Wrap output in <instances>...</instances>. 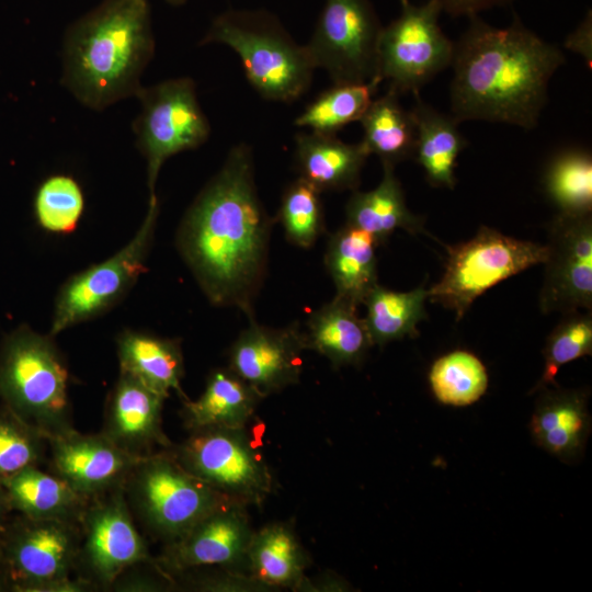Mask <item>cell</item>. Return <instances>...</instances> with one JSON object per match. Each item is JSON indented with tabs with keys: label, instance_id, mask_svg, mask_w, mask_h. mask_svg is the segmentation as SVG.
<instances>
[{
	"label": "cell",
	"instance_id": "24",
	"mask_svg": "<svg viewBox=\"0 0 592 592\" xmlns=\"http://www.w3.org/2000/svg\"><path fill=\"white\" fill-rule=\"evenodd\" d=\"M263 398L229 367L216 368L196 400L182 401L181 417L189 431L208 426L246 428Z\"/></svg>",
	"mask_w": 592,
	"mask_h": 592
},
{
	"label": "cell",
	"instance_id": "44",
	"mask_svg": "<svg viewBox=\"0 0 592 592\" xmlns=\"http://www.w3.org/2000/svg\"><path fill=\"white\" fill-rule=\"evenodd\" d=\"M0 592H12L9 572L0 553Z\"/></svg>",
	"mask_w": 592,
	"mask_h": 592
},
{
	"label": "cell",
	"instance_id": "27",
	"mask_svg": "<svg viewBox=\"0 0 592 592\" xmlns=\"http://www.w3.org/2000/svg\"><path fill=\"white\" fill-rule=\"evenodd\" d=\"M0 483L12 512L31 519L79 523L90 501L41 467H29Z\"/></svg>",
	"mask_w": 592,
	"mask_h": 592
},
{
	"label": "cell",
	"instance_id": "28",
	"mask_svg": "<svg viewBox=\"0 0 592 592\" xmlns=\"http://www.w3.org/2000/svg\"><path fill=\"white\" fill-rule=\"evenodd\" d=\"M411 109L417 139L413 158L421 166L429 184L453 190L456 185L455 169L466 139L453 116H447L424 102L419 93Z\"/></svg>",
	"mask_w": 592,
	"mask_h": 592
},
{
	"label": "cell",
	"instance_id": "38",
	"mask_svg": "<svg viewBox=\"0 0 592 592\" xmlns=\"http://www.w3.org/2000/svg\"><path fill=\"white\" fill-rule=\"evenodd\" d=\"M545 365L543 375L534 390L549 385L556 386L555 377L559 368L577 358L592 354L591 311H573L550 332L543 350Z\"/></svg>",
	"mask_w": 592,
	"mask_h": 592
},
{
	"label": "cell",
	"instance_id": "46",
	"mask_svg": "<svg viewBox=\"0 0 592 592\" xmlns=\"http://www.w3.org/2000/svg\"><path fill=\"white\" fill-rule=\"evenodd\" d=\"M168 3L172 4V5H179V4H183L184 2H186L187 0H166Z\"/></svg>",
	"mask_w": 592,
	"mask_h": 592
},
{
	"label": "cell",
	"instance_id": "36",
	"mask_svg": "<svg viewBox=\"0 0 592 592\" xmlns=\"http://www.w3.org/2000/svg\"><path fill=\"white\" fill-rule=\"evenodd\" d=\"M84 210V195L79 183L66 174L44 180L34 198L38 225L53 234L72 232Z\"/></svg>",
	"mask_w": 592,
	"mask_h": 592
},
{
	"label": "cell",
	"instance_id": "42",
	"mask_svg": "<svg viewBox=\"0 0 592 592\" xmlns=\"http://www.w3.org/2000/svg\"><path fill=\"white\" fill-rule=\"evenodd\" d=\"M443 12L452 16H477L480 12L510 0H436Z\"/></svg>",
	"mask_w": 592,
	"mask_h": 592
},
{
	"label": "cell",
	"instance_id": "23",
	"mask_svg": "<svg viewBox=\"0 0 592 592\" xmlns=\"http://www.w3.org/2000/svg\"><path fill=\"white\" fill-rule=\"evenodd\" d=\"M116 343L119 372L164 398L175 391L182 401L189 399L181 387L184 360L179 340L127 330Z\"/></svg>",
	"mask_w": 592,
	"mask_h": 592
},
{
	"label": "cell",
	"instance_id": "2",
	"mask_svg": "<svg viewBox=\"0 0 592 592\" xmlns=\"http://www.w3.org/2000/svg\"><path fill=\"white\" fill-rule=\"evenodd\" d=\"M563 62L557 46L517 18L497 27L473 16L451 65L453 117L532 129L547 102L549 81Z\"/></svg>",
	"mask_w": 592,
	"mask_h": 592
},
{
	"label": "cell",
	"instance_id": "45",
	"mask_svg": "<svg viewBox=\"0 0 592 592\" xmlns=\"http://www.w3.org/2000/svg\"><path fill=\"white\" fill-rule=\"evenodd\" d=\"M11 513L13 512L9 504L7 492L0 483V525Z\"/></svg>",
	"mask_w": 592,
	"mask_h": 592
},
{
	"label": "cell",
	"instance_id": "22",
	"mask_svg": "<svg viewBox=\"0 0 592 592\" xmlns=\"http://www.w3.org/2000/svg\"><path fill=\"white\" fill-rule=\"evenodd\" d=\"M309 565V556L293 526L275 522L254 531L243 571L271 591L280 588L301 591Z\"/></svg>",
	"mask_w": 592,
	"mask_h": 592
},
{
	"label": "cell",
	"instance_id": "15",
	"mask_svg": "<svg viewBox=\"0 0 592 592\" xmlns=\"http://www.w3.org/2000/svg\"><path fill=\"white\" fill-rule=\"evenodd\" d=\"M543 314L592 308V215L559 213L548 225Z\"/></svg>",
	"mask_w": 592,
	"mask_h": 592
},
{
	"label": "cell",
	"instance_id": "31",
	"mask_svg": "<svg viewBox=\"0 0 592 592\" xmlns=\"http://www.w3.org/2000/svg\"><path fill=\"white\" fill-rule=\"evenodd\" d=\"M426 298L424 285L410 292H394L377 284L363 301L367 309L363 319L373 345L417 337V325L426 318Z\"/></svg>",
	"mask_w": 592,
	"mask_h": 592
},
{
	"label": "cell",
	"instance_id": "11",
	"mask_svg": "<svg viewBox=\"0 0 592 592\" xmlns=\"http://www.w3.org/2000/svg\"><path fill=\"white\" fill-rule=\"evenodd\" d=\"M136 98L141 109L133 129L137 147L147 162L150 196L156 194L158 174L166 160L203 145L210 127L190 78L169 79L143 87Z\"/></svg>",
	"mask_w": 592,
	"mask_h": 592
},
{
	"label": "cell",
	"instance_id": "1",
	"mask_svg": "<svg viewBox=\"0 0 592 592\" xmlns=\"http://www.w3.org/2000/svg\"><path fill=\"white\" fill-rule=\"evenodd\" d=\"M271 227L255 186L251 147L238 144L196 196L178 234L180 252L213 305L237 307L253 318Z\"/></svg>",
	"mask_w": 592,
	"mask_h": 592
},
{
	"label": "cell",
	"instance_id": "16",
	"mask_svg": "<svg viewBox=\"0 0 592 592\" xmlns=\"http://www.w3.org/2000/svg\"><path fill=\"white\" fill-rule=\"evenodd\" d=\"M246 508L235 500L218 505L180 539L164 545L155 557L156 563L172 579L200 568L244 573L246 554L254 533Z\"/></svg>",
	"mask_w": 592,
	"mask_h": 592
},
{
	"label": "cell",
	"instance_id": "29",
	"mask_svg": "<svg viewBox=\"0 0 592 592\" xmlns=\"http://www.w3.org/2000/svg\"><path fill=\"white\" fill-rule=\"evenodd\" d=\"M377 246L369 234L348 224L330 237L325 263L335 285L337 297L356 307L363 304L378 284Z\"/></svg>",
	"mask_w": 592,
	"mask_h": 592
},
{
	"label": "cell",
	"instance_id": "7",
	"mask_svg": "<svg viewBox=\"0 0 592 592\" xmlns=\"http://www.w3.org/2000/svg\"><path fill=\"white\" fill-rule=\"evenodd\" d=\"M80 524L11 513L0 525V553L12 592H91L76 576Z\"/></svg>",
	"mask_w": 592,
	"mask_h": 592
},
{
	"label": "cell",
	"instance_id": "43",
	"mask_svg": "<svg viewBox=\"0 0 592 592\" xmlns=\"http://www.w3.org/2000/svg\"><path fill=\"white\" fill-rule=\"evenodd\" d=\"M346 585L333 573L321 574L316 580L308 579L301 591H343Z\"/></svg>",
	"mask_w": 592,
	"mask_h": 592
},
{
	"label": "cell",
	"instance_id": "17",
	"mask_svg": "<svg viewBox=\"0 0 592 592\" xmlns=\"http://www.w3.org/2000/svg\"><path fill=\"white\" fill-rule=\"evenodd\" d=\"M305 350L297 322L275 329L252 318L229 349L228 367L266 397L299 383Z\"/></svg>",
	"mask_w": 592,
	"mask_h": 592
},
{
	"label": "cell",
	"instance_id": "19",
	"mask_svg": "<svg viewBox=\"0 0 592 592\" xmlns=\"http://www.w3.org/2000/svg\"><path fill=\"white\" fill-rule=\"evenodd\" d=\"M166 398L136 378L119 372L110 390L103 414L101 433L133 457L156 453L157 446H172L162 426Z\"/></svg>",
	"mask_w": 592,
	"mask_h": 592
},
{
	"label": "cell",
	"instance_id": "10",
	"mask_svg": "<svg viewBox=\"0 0 592 592\" xmlns=\"http://www.w3.org/2000/svg\"><path fill=\"white\" fill-rule=\"evenodd\" d=\"M441 12L436 0H400V13L383 27L378 44V77L388 90L417 94L452 65L455 44L439 24Z\"/></svg>",
	"mask_w": 592,
	"mask_h": 592
},
{
	"label": "cell",
	"instance_id": "9",
	"mask_svg": "<svg viewBox=\"0 0 592 592\" xmlns=\"http://www.w3.org/2000/svg\"><path fill=\"white\" fill-rule=\"evenodd\" d=\"M168 449L190 474L244 505L261 506L274 490L271 469L246 428L196 429Z\"/></svg>",
	"mask_w": 592,
	"mask_h": 592
},
{
	"label": "cell",
	"instance_id": "21",
	"mask_svg": "<svg viewBox=\"0 0 592 592\" xmlns=\"http://www.w3.org/2000/svg\"><path fill=\"white\" fill-rule=\"evenodd\" d=\"M369 156L361 143L349 144L315 132L300 133L295 138V163L299 178L325 191H355L361 172Z\"/></svg>",
	"mask_w": 592,
	"mask_h": 592
},
{
	"label": "cell",
	"instance_id": "8",
	"mask_svg": "<svg viewBox=\"0 0 592 592\" xmlns=\"http://www.w3.org/2000/svg\"><path fill=\"white\" fill-rule=\"evenodd\" d=\"M447 250L444 274L428 289V298L453 310L457 321L487 289L547 258L546 244L519 240L486 226Z\"/></svg>",
	"mask_w": 592,
	"mask_h": 592
},
{
	"label": "cell",
	"instance_id": "33",
	"mask_svg": "<svg viewBox=\"0 0 592 592\" xmlns=\"http://www.w3.org/2000/svg\"><path fill=\"white\" fill-rule=\"evenodd\" d=\"M379 81L339 83L322 91L295 119L311 132L335 135L345 125L360 121L377 91Z\"/></svg>",
	"mask_w": 592,
	"mask_h": 592
},
{
	"label": "cell",
	"instance_id": "4",
	"mask_svg": "<svg viewBox=\"0 0 592 592\" xmlns=\"http://www.w3.org/2000/svg\"><path fill=\"white\" fill-rule=\"evenodd\" d=\"M68 386V367L54 337L21 326L3 339L2 405L47 440L76 430Z\"/></svg>",
	"mask_w": 592,
	"mask_h": 592
},
{
	"label": "cell",
	"instance_id": "5",
	"mask_svg": "<svg viewBox=\"0 0 592 592\" xmlns=\"http://www.w3.org/2000/svg\"><path fill=\"white\" fill-rule=\"evenodd\" d=\"M224 44L241 59L250 84L264 99L293 102L309 89L315 71L309 53L271 13L229 10L210 24L201 44Z\"/></svg>",
	"mask_w": 592,
	"mask_h": 592
},
{
	"label": "cell",
	"instance_id": "26",
	"mask_svg": "<svg viewBox=\"0 0 592 592\" xmlns=\"http://www.w3.org/2000/svg\"><path fill=\"white\" fill-rule=\"evenodd\" d=\"M346 223L369 234L377 244L396 229L411 235L424 231V219L408 208L395 167L383 164L380 183L368 192L353 191L345 206Z\"/></svg>",
	"mask_w": 592,
	"mask_h": 592
},
{
	"label": "cell",
	"instance_id": "12",
	"mask_svg": "<svg viewBox=\"0 0 592 592\" xmlns=\"http://www.w3.org/2000/svg\"><path fill=\"white\" fill-rule=\"evenodd\" d=\"M159 215L157 195L149 196L146 216L134 237L109 259L68 278L59 289L49 333L90 320L115 305L147 270L146 260Z\"/></svg>",
	"mask_w": 592,
	"mask_h": 592
},
{
	"label": "cell",
	"instance_id": "40",
	"mask_svg": "<svg viewBox=\"0 0 592 592\" xmlns=\"http://www.w3.org/2000/svg\"><path fill=\"white\" fill-rule=\"evenodd\" d=\"M172 588H177L174 580L164 573L153 559L127 568L114 580L109 591L152 592Z\"/></svg>",
	"mask_w": 592,
	"mask_h": 592
},
{
	"label": "cell",
	"instance_id": "6",
	"mask_svg": "<svg viewBox=\"0 0 592 592\" xmlns=\"http://www.w3.org/2000/svg\"><path fill=\"white\" fill-rule=\"evenodd\" d=\"M123 490L136 523L163 546L231 500L185 470L169 449L138 458Z\"/></svg>",
	"mask_w": 592,
	"mask_h": 592
},
{
	"label": "cell",
	"instance_id": "3",
	"mask_svg": "<svg viewBox=\"0 0 592 592\" xmlns=\"http://www.w3.org/2000/svg\"><path fill=\"white\" fill-rule=\"evenodd\" d=\"M148 0H103L66 31L62 84L84 106L102 111L143 88L153 56Z\"/></svg>",
	"mask_w": 592,
	"mask_h": 592
},
{
	"label": "cell",
	"instance_id": "30",
	"mask_svg": "<svg viewBox=\"0 0 592 592\" xmlns=\"http://www.w3.org/2000/svg\"><path fill=\"white\" fill-rule=\"evenodd\" d=\"M363 127L362 144L369 155H376L382 164L396 166L413 158L417 127L413 115L402 107L399 95L388 90L373 99L360 119Z\"/></svg>",
	"mask_w": 592,
	"mask_h": 592
},
{
	"label": "cell",
	"instance_id": "18",
	"mask_svg": "<svg viewBox=\"0 0 592 592\" xmlns=\"http://www.w3.org/2000/svg\"><path fill=\"white\" fill-rule=\"evenodd\" d=\"M138 458L117 447L101 432L77 430L48 440V470L81 497L92 500L123 488Z\"/></svg>",
	"mask_w": 592,
	"mask_h": 592
},
{
	"label": "cell",
	"instance_id": "34",
	"mask_svg": "<svg viewBox=\"0 0 592 592\" xmlns=\"http://www.w3.org/2000/svg\"><path fill=\"white\" fill-rule=\"evenodd\" d=\"M429 382L439 402L465 407L483 396L489 379L485 365L475 354L455 350L432 364Z\"/></svg>",
	"mask_w": 592,
	"mask_h": 592
},
{
	"label": "cell",
	"instance_id": "32",
	"mask_svg": "<svg viewBox=\"0 0 592 592\" xmlns=\"http://www.w3.org/2000/svg\"><path fill=\"white\" fill-rule=\"evenodd\" d=\"M544 191L561 214L592 212V158L590 152L568 148L556 153L543 177Z\"/></svg>",
	"mask_w": 592,
	"mask_h": 592
},
{
	"label": "cell",
	"instance_id": "14",
	"mask_svg": "<svg viewBox=\"0 0 592 592\" xmlns=\"http://www.w3.org/2000/svg\"><path fill=\"white\" fill-rule=\"evenodd\" d=\"M79 524L76 576L96 591H109L130 566L155 559L136 526L123 488L90 500Z\"/></svg>",
	"mask_w": 592,
	"mask_h": 592
},
{
	"label": "cell",
	"instance_id": "39",
	"mask_svg": "<svg viewBox=\"0 0 592 592\" xmlns=\"http://www.w3.org/2000/svg\"><path fill=\"white\" fill-rule=\"evenodd\" d=\"M183 579L179 588L184 587L193 591L206 592H264L271 591L266 585L252 577L225 569L221 571H200L192 569L173 577V580Z\"/></svg>",
	"mask_w": 592,
	"mask_h": 592
},
{
	"label": "cell",
	"instance_id": "25",
	"mask_svg": "<svg viewBox=\"0 0 592 592\" xmlns=\"http://www.w3.org/2000/svg\"><path fill=\"white\" fill-rule=\"evenodd\" d=\"M356 308L335 296L311 312L303 331L306 350L327 357L334 368L360 365L373 343Z\"/></svg>",
	"mask_w": 592,
	"mask_h": 592
},
{
	"label": "cell",
	"instance_id": "20",
	"mask_svg": "<svg viewBox=\"0 0 592 592\" xmlns=\"http://www.w3.org/2000/svg\"><path fill=\"white\" fill-rule=\"evenodd\" d=\"M530 422L534 443L567 465L579 463L591 433L588 392L543 387Z\"/></svg>",
	"mask_w": 592,
	"mask_h": 592
},
{
	"label": "cell",
	"instance_id": "13",
	"mask_svg": "<svg viewBox=\"0 0 592 592\" xmlns=\"http://www.w3.org/2000/svg\"><path fill=\"white\" fill-rule=\"evenodd\" d=\"M382 30L368 0H326L306 48L315 68L325 69L333 84L382 82Z\"/></svg>",
	"mask_w": 592,
	"mask_h": 592
},
{
	"label": "cell",
	"instance_id": "37",
	"mask_svg": "<svg viewBox=\"0 0 592 592\" xmlns=\"http://www.w3.org/2000/svg\"><path fill=\"white\" fill-rule=\"evenodd\" d=\"M48 440L0 406V482L47 460Z\"/></svg>",
	"mask_w": 592,
	"mask_h": 592
},
{
	"label": "cell",
	"instance_id": "35",
	"mask_svg": "<svg viewBox=\"0 0 592 592\" xmlns=\"http://www.w3.org/2000/svg\"><path fill=\"white\" fill-rule=\"evenodd\" d=\"M277 219L291 243L312 247L325 231L320 192L301 178L293 181L282 195Z\"/></svg>",
	"mask_w": 592,
	"mask_h": 592
},
{
	"label": "cell",
	"instance_id": "41",
	"mask_svg": "<svg viewBox=\"0 0 592 592\" xmlns=\"http://www.w3.org/2000/svg\"><path fill=\"white\" fill-rule=\"evenodd\" d=\"M565 47L580 55L585 65L592 66V13L587 12L579 25L565 39Z\"/></svg>",
	"mask_w": 592,
	"mask_h": 592
}]
</instances>
